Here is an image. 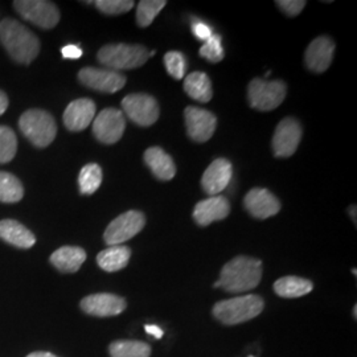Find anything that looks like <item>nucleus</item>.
<instances>
[{
    "label": "nucleus",
    "mask_w": 357,
    "mask_h": 357,
    "mask_svg": "<svg viewBox=\"0 0 357 357\" xmlns=\"http://www.w3.org/2000/svg\"><path fill=\"white\" fill-rule=\"evenodd\" d=\"M262 278V262L257 258L240 255L229 261L220 273V289L227 293H246L255 290Z\"/></svg>",
    "instance_id": "1"
},
{
    "label": "nucleus",
    "mask_w": 357,
    "mask_h": 357,
    "mask_svg": "<svg viewBox=\"0 0 357 357\" xmlns=\"http://www.w3.org/2000/svg\"><path fill=\"white\" fill-rule=\"evenodd\" d=\"M0 43L19 64H31L40 52L38 36L15 19L0 22Z\"/></svg>",
    "instance_id": "2"
},
{
    "label": "nucleus",
    "mask_w": 357,
    "mask_h": 357,
    "mask_svg": "<svg viewBox=\"0 0 357 357\" xmlns=\"http://www.w3.org/2000/svg\"><path fill=\"white\" fill-rule=\"evenodd\" d=\"M265 306L259 295L248 294L227 301H220L213 307V317L225 326L241 324L257 318Z\"/></svg>",
    "instance_id": "3"
},
{
    "label": "nucleus",
    "mask_w": 357,
    "mask_h": 357,
    "mask_svg": "<svg viewBox=\"0 0 357 357\" xmlns=\"http://www.w3.org/2000/svg\"><path fill=\"white\" fill-rule=\"evenodd\" d=\"M97 57L107 69L119 72L135 69L146 64L150 57V52L146 50V47L137 44H109L100 50Z\"/></svg>",
    "instance_id": "4"
},
{
    "label": "nucleus",
    "mask_w": 357,
    "mask_h": 357,
    "mask_svg": "<svg viewBox=\"0 0 357 357\" xmlns=\"http://www.w3.org/2000/svg\"><path fill=\"white\" fill-rule=\"evenodd\" d=\"M19 128L26 139L38 149L48 147L57 134L53 115L40 109L26 110L19 119Z\"/></svg>",
    "instance_id": "5"
},
{
    "label": "nucleus",
    "mask_w": 357,
    "mask_h": 357,
    "mask_svg": "<svg viewBox=\"0 0 357 357\" xmlns=\"http://www.w3.org/2000/svg\"><path fill=\"white\" fill-rule=\"evenodd\" d=\"M287 93L283 81H268L255 78L248 88V100L250 106L259 112H271L281 105Z\"/></svg>",
    "instance_id": "6"
},
{
    "label": "nucleus",
    "mask_w": 357,
    "mask_h": 357,
    "mask_svg": "<svg viewBox=\"0 0 357 357\" xmlns=\"http://www.w3.org/2000/svg\"><path fill=\"white\" fill-rule=\"evenodd\" d=\"M13 7L26 22L43 29H52L60 22L57 6L47 0H16Z\"/></svg>",
    "instance_id": "7"
},
{
    "label": "nucleus",
    "mask_w": 357,
    "mask_h": 357,
    "mask_svg": "<svg viewBox=\"0 0 357 357\" xmlns=\"http://www.w3.org/2000/svg\"><path fill=\"white\" fill-rule=\"evenodd\" d=\"M146 225V217L139 211H128L114 218L105 230L103 240L107 246L122 245L135 237Z\"/></svg>",
    "instance_id": "8"
},
{
    "label": "nucleus",
    "mask_w": 357,
    "mask_h": 357,
    "mask_svg": "<svg viewBox=\"0 0 357 357\" xmlns=\"http://www.w3.org/2000/svg\"><path fill=\"white\" fill-rule=\"evenodd\" d=\"M123 114L143 128L153 126L159 118V105L156 100L144 93L128 94L122 101Z\"/></svg>",
    "instance_id": "9"
},
{
    "label": "nucleus",
    "mask_w": 357,
    "mask_h": 357,
    "mask_svg": "<svg viewBox=\"0 0 357 357\" xmlns=\"http://www.w3.org/2000/svg\"><path fill=\"white\" fill-rule=\"evenodd\" d=\"M126 128V118L118 109H103L93 121L94 137L105 144H114L119 141Z\"/></svg>",
    "instance_id": "10"
},
{
    "label": "nucleus",
    "mask_w": 357,
    "mask_h": 357,
    "mask_svg": "<svg viewBox=\"0 0 357 357\" xmlns=\"http://www.w3.org/2000/svg\"><path fill=\"white\" fill-rule=\"evenodd\" d=\"M78 79L86 88L102 93H116L126 85V77L107 68H84L78 73Z\"/></svg>",
    "instance_id": "11"
},
{
    "label": "nucleus",
    "mask_w": 357,
    "mask_h": 357,
    "mask_svg": "<svg viewBox=\"0 0 357 357\" xmlns=\"http://www.w3.org/2000/svg\"><path fill=\"white\" fill-rule=\"evenodd\" d=\"M302 139V126L294 118H284L278 123L273 137V151L277 158H289L296 151Z\"/></svg>",
    "instance_id": "12"
},
{
    "label": "nucleus",
    "mask_w": 357,
    "mask_h": 357,
    "mask_svg": "<svg viewBox=\"0 0 357 357\" xmlns=\"http://www.w3.org/2000/svg\"><path fill=\"white\" fill-rule=\"evenodd\" d=\"M185 126L192 141L204 143L212 138L217 126L216 116L209 110L188 106L184 112Z\"/></svg>",
    "instance_id": "13"
},
{
    "label": "nucleus",
    "mask_w": 357,
    "mask_h": 357,
    "mask_svg": "<svg viewBox=\"0 0 357 357\" xmlns=\"http://www.w3.org/2000/svg\"><path fill=\"white\" fill-rule=\"evenodd\" d=\"M126 301L114 294H93L81 301V308L85 314L98 318L116 317L126 310Z\"/></svg>",
    "instance_id": "14"
},
{
    "label": "nucleus",
    "mask_w": 357,
    "mask_h": 357,
    "mask_svg": "<svg viewBox=\"0 0 357 357\" xmlns=\"http://www.w3.org/2000/svg\"><path fill=\"white\" fill-rule=\"evenodd\" d=\"M245 209L259 220H266L268 217L278 215L281 211L280 200L266 188H253L245 196Z\"/></svg>",
    "instance_id": "15"
},
{
    "label": "nucleus",
    "mask_w": 357,
    "mask_h": 357,
    "mask_svg": "<svg viewBox=\"0 0 357 357\" xmlns=\"http://www.w3.org/2000/svg\"><path fill=\"white\" fill-rule=\"evenodd\" d=\"M233 176V167L228 159L218 158L205 169L202 185L209 196H217L229 185Z\"/></svg>",
    "instance_id": "16"
},
{
    "label": "nucleus",
    "mask_w": 357,
    "mask_h": 357,
    "mask_svg": "<svg viewBox=\"0 0 357 357\" xmlns=\"http://www.w3.org/2000/svg\"><path fill=\"white\" fill-rule=\"evenodd\" d=\"M96 103L89 98H79L72 101L65 109L63 116L65 128L73 132L89 128L90 123H93L96 118Z\"/></svg>",
    "instance_id": "17"
},
{
    "label": "nucleus",
    "mask_w": 357,
    "mask_h": 357,
    "mask_svg": "<svg viewBox=\"0 0 357 357\" xmlns=\"http://www.w3.org/2000/svg\"><path fill=\"white\" fill-rule=\"evenodd\" d=\"M230 212V204L224 196H211L197 203L193 209V218L197 225L208 227L215 221L227 218Z\"/></svg>",
    "instance_id": "18"
},
{
    "label": "nucleus",
    "mask_w": 357,
    "mask_h": 357,
    "mask_svg": "<svg viewBox=\"0 0 357 357\" xmlns=\"http://www.w3.org/2000/svg\"><path fill=\"white\" fill-rule=\"evenodd\" d=\"M335 44L327 36L317 38L307 47L305 61L306 66L314 73L326 72L332 64Z\"/></svg>",
    "instance_id": "19"
},
{
    "label": "nucleus",
    "mask_w": 357,
    "mask_h": 357,
    "mask_svg": "<svg viewBox=\"0 0 357 357\" xmlns=\"http://www.w3.org/2000/svg\"><path fill=\"white\" fill-rule=\"evenodd\" d=\"M0 238L20 249H29L36 243V237L31 230L10 218L0 221Z\"/></svg>",
    "instance_id": "20"
},
{
    "label": "nucleus",
    "mask_w": 357,
    "mask_h": 357,
    "mask_svg": "<svg viewBox=\"0 0 357 357\" xmlns=\"http://www.w3.org/2000/svg\"><path fill=\"white\" fill-rule=\"evenodd\" d=\"M144 162L153 175L160 180H171L176 174L172 158L160 147H151L144 153Z\"/></svg>",
    "instance_id": "21"
},
{
    "label": "nucleus",
    "mask_w": 357,
    "mask_h": 357,
    "mask_svg": "<svg viewBox=\"0 0 357 357\" xmlns=\"http://www.w3.org/2000/svg\"><path fill=\"white\" fill-rule=\"evenodd\" d=\"M86 259V253L78 246H63L51 255V264L63 273H76Z\"/></svg>",
    "instance_id": "22"
},
{
    "label": "nucleus",
    "mask_w": 357,
    "mask_h": 357,
    "mask_svg": "<svg viewBox=\"0 0 357 357\" xmlns=\"http://www.w3.org/2000/svg\"><path fill=\"white\" fill-rule=\"evenodd\" d=\"M130 257H131L130 248L123 245H115V246H109L107 249H105L97 255V264L105 271L114 273L128 266Z\"/></svg>",
    "instance_id": "23"
},
{
    "label": "nucleus",
    "mask_w": 357,
    "mask_h": 357,
    "mask_svg": "<svg viewBox=\"0 0 357 357\" xmlns=\"http://www.w3.org/2000/svg\"><path fill=\"white\" fill-rule=\"evenodd\" d=\"M184 90L195 101L202 103L209 102L213 97L212 82L208 75L203 72H193L185 77Z\"/></svg>",
    "instance_id": "24"
},
{
    "label": "nucleus",
    "mask_w": 357,
    "mask_h": 357,
    "mask_svg": "<svg viewBox=\"0 0 357 357\" xmlns=\"http://www.w3.org/2000/svg\"><path fill=\"white\" fill-rule=\"evenodd\" d=\"M312 282L301 277H283L274 283V291L282 298H299L312 291Z\"/></svg>",
    "instance_id": "25"
},
{
    "label": "nucleus",
    "mask_w": 357,
    "mask_h": 357,
    "mask_svg": "<svg viewBox=\"0 0 357 357\" xmlns=\"http://www.w3.org/2000/svg\"><path fill=\"white\" fill-rule=\"evenodd\" d=\"M24 196V188L19 178L13 174L0 171V203H17Z\"/></svg>",
    "instance_id": "26"
},
{
    "label": "nucleus",
    "mask_w": 357,
    "mask_h": 357,
    "mask_svg": "<svg viewBox=\"0 0 357 357\" xmlns=\"http://www.w3.org/2000/svg\"><path fill=\"white\" fill-rule=\"evenodd\" d=\"M112 357H150L151 347L138 340H118L109 348Z\"/></svg>",
    "instance_id": "27"
},
{
    "label": "nucleus",
    "mask_w": 357,
    "mask_h": 357,
    "mask_svg": "<svg viewBox=\"0 0 357 357\" xmlns=\"http://www.w3.org/2000/svg\"><path fill=\"white\" fill-rule=\"evenodd\" d=\"M101 183H102V168L101 167L96 163H90V165L82 167V169L78 175V185H79V192L82 195H93L100 188Z\"/></svg>",
    "instance_id": "28"
},
{
    "label": "nucleus",
    "mask_w": 357,
    "mask_h": 357,
    "mask_svg": "<svg viewBox=\"0 0 357 357\" xmlns=\"http://www.w3.org/2000/svg\"><path fill=\"white\" fill-rule=\"evenodd\" d=\"M166 0H142L137 7V23L142 28L150 26L165 8Z\"/></svg>",
    "instance_id": "29"
},
{
    "label": "nucleus",
    "mask_w": 357,
    "mask_h": 357,
    "mask_svg": "<svg viewBox=\"0 0 357 357\" xmlns=\"http://www.w3.org/2000/svg\"><path fill=\"white\" fill-rule=\"evenodd\" d=\"M17 151V138L13 130L0 126V165L11 162Z\"/></svg>",
    "instance_id": "30"
},
{
    "label": "nucleus",
    "mask_w": 357,
    "mask_h": 357,
    "mask_svg": "<svg viewBox=\"0 0 357 357\" xmlns=\"http://www.w3.org/2000/svg\"><path fill=\"white\" fill-rule=\"evenodd\" d=\"M200 56L205 60H208L209 63H213V64L220 63L225 56L221 36L213 33L209 40H206L203 47L200 48Z\"/></svg>",
    "instance_id": "31"
},
{
    "label": "nucleus",
    "mask_w": 357,
    "mask_h": 357,
    "mask_svg": "<svg viewBox=\"0 0 357 357\" xmlns=\"http://www.w3.org/2000/svg\"><path fill=\"white\" fill-rule=\"evenodd\" d=\"M165 65L169 76L174 77L175 79H183V77L185 75L187 63L181 52L171 51L166 53Z\"/></svg>",
    "instance_id": "32"
},
{
    "label": "nucleus",
    "mask_w": 357,
    "mask_h": 357,
    "mask_svg": "<svg viewBox=\"0 0 357 357\" xmlns=\"http://www.w3.org/2000/svg\"><path fill=\"white\" fill-rule=\"evenodd\" d=\"M94 4L105 15H122L135 6L132 0H98Z\"/></svg>",
    "instance_id": "33"
},
{
    "label": "nucleus",
    "mask_w": 357,
    "mask_h": 357,
    "mask_svg": "<svg viewBox=\"0 0 357 357\" xmlns=\"http://www.w3.org/2000/svg\"><path fill=\"white\" fill-rule=\"evenodd\" d=\"M283 13L287 16L294 17L296 15L303 11V8L306 7V1L305 0H280L275 3Z\"/></svg>",
    "instance_id": "34"
},
{
    "label": "nucleus",
    "mask_w": 357,
    "mask_h": 357,
    "mask_svg": "<svg viewBox=\"0 0 357 357\" xmlns=\"http://www.w3.org/2000/svg\"><path fill=\"white\" fill-rule=\"evenodd\" d=\"M192 33L195 35V38H197V40H202V41L205 43L206 40H209L211 36L213 35V31L203 20L195 19L193 23H192Z\"/></svg>",
    "instance_id": "35"
},
{
    "label": "nucleus",
    "mask_w": 357,
    "mask_h": 357,
    "mask_svg": "<svg viewBox=\"0 0 357 357\" xmlns=\"http://www.w3.org/2000/svg\"><path fill=\"white\" fill-rule=\"evenodd\" d=\"M61 54L66 60H78V59L82 57L84 52L78 45L69 44V45H65L64 48L61 50Z\"/></svg>",
    "instance_id": "36"
},
{
    "label": "nucleus",
    "mask_w": 357,
    "mask_h": 357,
    "mask_svg": "<svg viewBox=\"0 0 357 357\" xmlns=\"http://www.w3.org/2000/svg\"><path fill=\"white\" fill-rule=\"evenodd\" d=\"M144 330H146L149 335H153L155 339H162L163 337V330L160 327L155 326V324H147L144 327Z\"/></svg>",
    "instance_id": "37"
},
{
    "label": "nucleus",
    "mask_w": 357,
    "mask_h": 357,
    "mask_svg": "<svg viewBox=\"0 0 357 357\" xmlns=\"http://www.w3.org/2000/svg\"><path fill=\"white\" fill-rule=\"evenodd\" d=\"M8 107V97L4 91L0 90V115L4 114Z\"/></svg>",
    "instance_id": "38"
},
{
    "label": "nucleus",
    "mask_w": 357,
    "mask_h": 357,
    "mask_svg": "<svg viewBox=\"0 0 357 357\" xmlns=\"http://www.w3.org/2000/svg\"><path fill=\"white\" fill-rule=\"evenodd\" d=\"M26 357H57L54 356L53 354L50 352H33V354H29Z\"/></svg>",
    "instance_id": "39"
},
{
    "label": "nucleus",
    "mask_w": 357,
    "mask_h": 357,
    "mask_svg": "<svg viewBox=\"0 0 357 357\" xmlns=\"http://www.w3.org/2000/svg\"><path fill=\"white\" fill-rule=\"evenodd\" d=\"M349 213H351V216H354L352 217V218H354V222L356 224V206H355V205H352V206H351Z\"/></svg>",
    "instance_id": "40"
},
{
    "label": "nucleus",
    "mask_w": 357,
    "mask_h": 357,
    "mask_svg": "<svg viewBox=\"0 0 357 357\" xmlns=\"http://www.w3.org/2000/svg\"><path fill=\"white\" fill-rule=\"evenodd\" d=\"M357 306H355V308H354V317H355V319L357 318Z\"/></svg>",
    "instance_id": "41"
},
{
    "label": "nucleus",
    "mask_w": 357,
    "mask_h": 357,
    "mask_svg": "<svg viewBox=\"0 0 357 357\" xmlns=\"http://www.w3.org/2000/svg\"><path fill=\"white\" fill-rule=\"evenodd\" d=\"M155 53H156V51L150 52V56H155Z\"/></svg>",
    "instance_id": "42"
},
{
    "label": "nucleus",
    "mask_w": 357,
    "mask_h": 357,
    "mask_svg": "<svg viewBox=\"0 0 357 357\" xmlns=\"http://www.w3.org/2000/svg\"><path fill=\"white\" fill-rule=\"evenodd\" d=\"M249 357H255V356H249Z\"/></svg>",
    "instance_id": "43"
}]
</instances>
